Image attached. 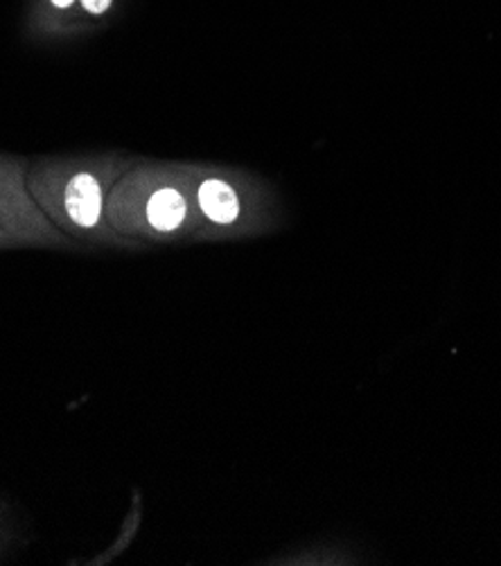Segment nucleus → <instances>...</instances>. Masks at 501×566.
Returning a JSON list of instances; mask_svg holds the SVG:
<instances>
[{"label": "nucleus", "mask_w": 501, "mask_h": 566, "mask_svg": "<svg viewBox=\"0 0 501 566\" xmlns=\"http://www.w3.org/2000/svg\"><path fill=\"white\" fill-rule=\"evenodd\" d=\"M129 167L132 160L121 154L43 158L28 165V190L54 229L77 247L138 249L106 219L111 188Z\"/></svg>", "instance_id": "nucleus-1"}, {"label": "nucleus", "mask_w": 501, "mask_h": 566, "mask_svg": "<svg viewBox=\"0 0 501 566\" xmlns=\"http://www.w3.org/2000/svg\"><path fill=\"white\" fill-rule=\"evenodd\" d=\"M184 184L158 165H132L106 201L111 229L138 244L181 235L192 212Z\"/></svg>", "instance_id": "nucleus-2"}, {"label": "nucleus", "mask_w": 501, "mask_h": 566, "mask_svg": "<svg viewBox=\"0 0 501 566\" xmlns=\"http://www.w3.org/2000/svg\"><path fill=\"white\" fill-rule=\"evenodd\" d=\"M0 229L36 249H80L54 229L28 190V165L0 156Z\"/></svg>", "instance_id": "nucleus-3"}, {"label": "nucleus", "mask_w": 501, "mask_h": 566, "mask_svg": "<svg viewBox=\"0 0 501 566\" xmlns=\"http://www.w3.org/2000/svg\"><path fill=\"white\" fill-rule=\"evenodd\" d=\"M192 195V203L199 214L217 229H231L242 219V197L227 179L206 177L199 184L195 181Z\"/></svg>", "instance_id": "nucleus-4"}, {"label": "nucleus", "mask_w": 501, "mask_h": 566, "mask_svg": "<svg viewBox=\"0 0 501 566\" xmlns=\"http://www.w3.org/2000/svg\"><path fill=\"white\" fill-rule=\"evenodd\" d=\"M12 542H14V526H12L8 507L0 505V557L8 553Z\"/></svg>", "instance_id": "nucleus-5"}, {"label": "nucleus", "mask_w": 501, "mask_h": 566, "mask_svg": "<svg viewBox=\"0 0 501 566\" xmlns=\"http://www.w3.org/2000/svg\"><path fill=\"white\" fill-rule=\"evenodd\" d=\"M80 6L84 8L86 14L91 17H102L114 6V0H80Z\"/></svg>", "instance_id": "nucleus-6"}, {"label": "nucleus", "mask_w": 501, "mask_h": 566, "mask_svg": "<svg viewBox=\"0 0 501 566\" xmlns=\"http://www.w3.org/2000/svg\"><path fill=\"white\" fill-rule=\"evenodd\" d=\"M19 247H23V242L19 238L8 233L6 229H0V249H19Z\"/></svg>", "instance_id": "nucleus-7"}, {"label": "nucleus", "mask_w": 501, "mask_h": 566, "mask_svg": "<svg viewBox=\"0 0 501 566\" xmlns=\"http://www.w3.org/2000/svg\"><path fill=\"white\" fill-rule=\"evenodd\" d=\"M75 3H80V0H50V6L58 10H71Z\"/></svg>", "instance_id": "nucleus-8"}]
</instances>
